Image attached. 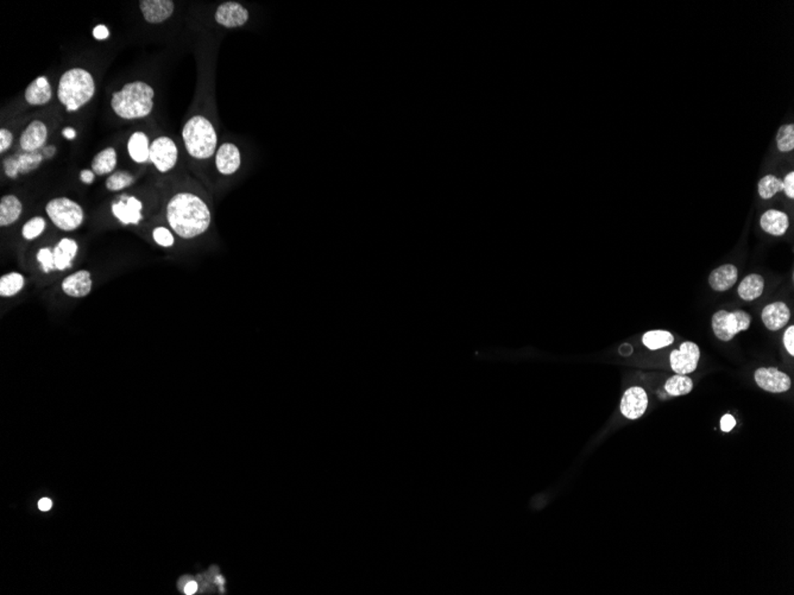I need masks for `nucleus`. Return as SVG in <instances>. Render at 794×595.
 I'll return each instance as SVG.
<instances>
[{
	"label": "nucleus",
	"mask_w": 794,
	"mask_h": 595,
	"mask_svg": "<svg viewBox=\"0 0 794 595\" xmlns=\"http://www.w3.org/2000/svg\"><path fill=\"white\" fill-rule=\"evenodd\" d=\"M36 260L42 267V270L45 274H49L52 271L56 270L55 258H54V249L50 248H43V249L38 250L36 255Z\"/></svg>",
	"instance_id": "35"
},
{
	"label": "nucleus",
	"mask_w": 794,
	"mask_h": 595,
	"mask_svg": "<svg viewBox=\"0 0 794 595\" xmlns=\"http://www.w3.org/2000/svg\"><path fill=\"white\" fill-rule=\"evenodd\" d=\"M24 99L31 106H43L50 103L53 99V88L48 77H40L35 79L26 87Z\"/></svg>",
	"instance_id": "18"
},
{
	"label": "nucleus",
	"mask_w": 794,
	"mask_h": 595,
	"mask_svg": "<svg viewBox=\"0 0 794 595\" xmlns=\"http://www.w3.org/2000/svg\"><path fill=\"white\" fill-rule=\"evenodd\" d=\"M26 277L21 272L11 271L0 277V297L11 299L18 295L26 287Z\"/></svg>",
	"instance_id": "26"
},
{
	"label": "nucleus",
	"mask_w": 794,
	"mask_h": 595,
	"mask_svg": "<svg viewBox=\"0 0 794 595\" xmlns=\"http://www.w3.org/2000/svg\"><path fill=\"white\" fill-rule=\"evenodd\" d=\"M665 389L671 396H685L691 392L693 382L686 374H676L667 380Z\"/></svg>",
	"instance_id": "29"
},
{
	"label": "nucleus",
	"mask_w": 794,
	"mask_h": 595,
	"mask_svg": "<svg viewBox=\"0 0 794 595\" xmlns=\"http://www.w3.org/2000/svg\"><path fill=\"white\" fill-rule=\"evenodd\" d=\"M96 174H94V172H93L92 169H84V170H81L80 172V181L84 183V184L89 186V184L94 183V181H96Z\"/></svg>",
	"instance_id": "41"
},
{
	"label": "nucleus",
	"mask_w": 794,
	"mask_h": 595,
	"mask_svg": "<svg viewBox=\"0 0 794 595\" xmlns=\"http://www.w3.org/2000/svg\"><path fill=\"white\" fill-rule=\"evenodd\" d=\"M183 148L187 156L199 167H209L219 148V135L212 118L205 112H195L183 124Z\"/></svg>",
	"instance_id": "2"
},
{
	"label": "nucleus",
	"mask_w": 794,
	"mask_h": 595,
	"mask_svg": "<svg viewBox=\"0 0 794 595\" xmlns=\"http://www.w3.org/2000/svg\"><path fill=\"white\" fill-rule=\"evenodd\" d=\"M135 183V177L132 175L131 172H125V170H118L111 174L107 177L105 186L106 189L114 193L121 191V190L130 188Z\"/></svg>",
	"instance_id": "30"
},
{
	"label": "nucleus",
	"mask_w": 794,
	"mask_h": 595,
	"mask_svg": "<svg viewBox=\"0 0 794 595\" xmlns=\"http://www.w3.org/2000/svg\"><path fill=\"white\" fill-rule=\"evenodd\" d=\"M62 133H63V135H65V137H66L67 139H70V140H73V139L77 138V131H75V130H74V128H65V130H63V131H62Z\"/></svg>",
	"instance_id": "44"
},
{
	"label": "nucleus",
	"mask_w": 794,
	"mask_h": 595,
	"mask_svg": "<svg viewBox=\"0 0 794 595\" xmlns=\"http://www.w3.org/2000/svg\"><path fill=\"white\" fill-rule=\"evenodd\" d=\"M79 252V245L75 239L62 238L54 248V258L57 271H66L72 267Z\"/></svg>",
	"instance_id": "21"
},
{
	"label": "nucleus",
	"mask_w": 794,
	"mask_h": 595,
	"mask_svg": "<svg viewBox=\"0 0 794 595\" xmlns=\"http://www.w3.org/2000/svg\"><path fill=\"white\" fill-rule=\"evenodd\" d=\"M212 165L220 177L226 179L237 175L243 167V154L238 144L228 140L220 143Z\"/></svg>",
	"instance_id": "8"
},
{
	"label": "nucleus",
	"mask_w": 794,
	"mask_h": 595,
	"mask_svg": "<svg viewBox=\"0 0 794 595\" xmlns=\"http://www.w3.org/2000/svg\"><path fill=\"white\" fill-rule=\"evenodd\" d=\"M154 88L144 81L125 84L111 96V109L125 121H137L150 116L154 110Z\"/></svg>",
	"instance_id": "3"
},
{
	"label": "nucleus",
	"mask_w": 794,
	"mask_h": 595,
	"mask_svg": "<svg viewBox=\"0 0 794 595\" xmlns=\"http://www.w3.org/2000/svg\"><path fill=\"white\" fill-rule=\"evenodd\" d=\"M765 289V279L761 274H751L739 283V295L742 300L754 301L762 295Z\"/></svg>",
	"instance_id": "27"
},
{
	"label": "nucleus",
	"mask_w": 794,
	"mask_h": 595,
	"mask_svg": "<svg viewBox=\"0 0 794 595\" xmlns=\"http://www.w3.org/2000/svg\"><path fill=\"white\" fill-rule=\"evenodd\" d=\"M700 359V350L695 343H681L679 350L671 353V367L678 374H688L695 371Z\"/></svg>",
	"instance_id": "11"
},
{
	"label": "nucleus",
	"mask_w": 794,
	"mask_h": 595,
	"mask_svg": "<svg viewBox=\"0 0 794 595\" xmlns=\"http://www.w3.org/2000/svg\"><path fill=\"white\" fill-rule=\"evenodd\" d=\"M760 226H761L762 230H765L766 233L774 235V237H781L783 234H786L787 230L790 228V218L786 213L781 212V211L768 209L762 214L761 219H760Z\"/></svg>",
	"instance_id": "20"
},
{
	"label": "nucleus",
	"mask_w": 794,
	"mask_h": 595,
	"mask_svg": "<svg viewBox=\"0 0 794 595\" xmlns=\"http://www.w3.org/2000/svg\"><path fill=\"white\" fill-rule=\"evenodd\" d=\"M213 19L224 29H241L249 23L250 11L238 1H224L216 6Z\"/></svg>",
	"instance_id": "9"
},
{
	"label": "nucleus",
	"mask_w": 794,
	"mask_h": 595,
	"mask_svg": "<svg viewBox=\"0 0 794 595\" xmlns=\"http://www.w3.org/2000/svg\"><path fill=\"white\" fill-rule=\"evenodd\" d=\"M117 151L112 146H109L92 160L91 169L97 176L111 175L117 168Z\"/></svg>",
	"instance_id": "25"
},
{
	"label": "nucleus",
	"mask_w": 794,
	"mask_h": 595,
	"mask_svg": "<svg viewBox=\"0 0 794 595\" xmlns=\"http://www.w3.org/2000/svg\"><path fill=\"white\" fill-rule=\"evenodd\" d=\"M642 343L651 351H656L672 345L674 343V336L666 330H651L642 336Z\"/></svg>",
	"instance_id": "28"
},
{
	"label": "nucleus",
	"mask_w": 794,
	"mask_h": 595,
	"mask_svg": "<svg viewBox=\"0 0 794 595\" xmlns=\"http://www.w3.org/2000/svg\"><path fill=\"white\" fill-rule=\"evenodd\" d=\"M96 80L84 68H70L61 75L57 99L67 111L75 112L86 106L96 95Z\"/></svg>",
	"instance_id": "4"
},
{
	"label": "nucleus",
	"mask_w": 794,
	"mask_h": 595,
	"mask_svg": "<svg viewBox=\"0 0 794 595\" xmlns=\"http://www.w3.org/2000/svg\"><path fill=\"white\" fill-rule=\"evenodd\" d=\"M150 162L160 174H168L180 162L177 143L169 135H158L150 144Z\"/></svg>",
	"instance_id": "6"
},
{
	"label": "nucleus",
	"mask_w": 794,
	"mask_h": 595,
	"mask_svg": "<svg viewBox=\"0 0 794 595\" xmlns=\"http://www.w3.org/2000/svg\"><path fill=\"white\" fill-rule=\"evenodd\" d=\"M53 508V501L49 498H42L38 501V508L40 511H49Z\"/></svg>",
	"instance_id": "43"
},
{
	"label": "nucleus",
	"mask_w": 794,
	"mask_h": 595,
	"mask_svg": "<svg viewBox=\"0 0 794 595\" xmlns=\"http://www.w3.org/2000/svg\"><path fill=\"white\" fill-rule=\"evenodd\" d=\"M783 181V191L785 193L788 199L793 200L794 199V172H790L787 174Z\"/></svg>",
	"instance_id": "37"
},
{
	"label": "nucleus",
	"mask_w": 794,
	"mask_h": 595,
	"mask_svg": "<svg viewBox=\"0 0 794 595\" xmlns=\"http://www.w3.org/2000/svg\"><path fill=\"white\" fill-rule=\"evenodd\" d=\"M165 219L169 228L181 240H198L212 228L211 202L195 183H183L167 199Z\"/></svg>",
	"instance_id": "1"
},
{
	"label": "nucleus",
	"mask_w": 794,
	"mask_h": 595,
	"mask_svg": "<svg viewBox=\"0 0 794 595\" xmlns=\"http://www.w3.org/2000/svg\"><path fill=\"white\" fill-rule=\"evenodd\" d=\"M43 158V154L40 151L13 155L4 161L5 175L8 176L9 179H16L19 174H29L40 168Z\"/></svg>",
	"instance_id": "12"
},
{
	"label": "nucleus",
	"mask_w": 794,
	"mask_h": 595,
	"mask_svg": "<svg viewBox=\"0 0 794 595\" xmlns=\"http://www.w3.org/2000/svg\"><path fill=\"white\" fill-rule=\"evenodd\" d=\"M109 36H110V31L107 29V26H104V24H99V26H97L96 28L93 29V37H94L96 40H106V38H109Z\"/></svg>",
	"instance_id": "40"
},
{
	"label": "nucleus",
	"mask_w": 794,
	"mask_h": 595,
	"mask_svg": "<svg viewBox=\"0 0 794 595\" xmlns=\"http://www.w3.org/2000/svg\"><path fill=\"white\" fill-rule=\"evenodd\" d=\"M759 195L763 200H769L776 194L783 191V181L774 175H766L758 184Z\"/></svg>",
	"instance_id": "31"
},
{
	"label": "nucleus",
	"mask_w": 794,
	"mask_h": 595,
	"mask_svg": "<svg viewBox=\"0 0 794 595\" xmlns=\"http://www.w3.org/2000/svg\"><path fill=\"white\" fill-rule=\"evenodd\" d=\"M739 279V270L734 264H724L715 269L709 276V284L716 291L732 289Z\"/></svg>",
	"instance_id": "24"
},
{
	"label": "nucleus",
	"mask_w": 794,
	"mask_h": 595,
	"mask_svg": "<svg viewBox=\"0 0 794 595\" xmlns=\"http://www.w3.org/2000/svg\"><path fill=\"white\" fill-rule=\"evenodd\" d=\"M45 214L54 226L63 232L79 230L84 223V211L70 197H54L45 205Z\"/></svg>",
	"instance_id": "5"
},
{
	"label": "nucleus",
	"mask_w": 794,
	"mask_h": 595,
	"mask_svg": "<svg viewBox=\"0 0 794 595\" xmlns=\"http://www.w3.org/2000/svg\"><path fill=\"white\" fill-rule=\"evenodd\" d=\"M776 148L780 152L788 154L794 150V125L785 124L776 132Z\"/></svg>",
	"instance_id": "32"
},
{
	"label": "nucleus",
	"mask_w": 794,
	"mask_h": 595,
	"mask_svg": "<svg viewBox=\"0 0 794 595\" xmlns=\"http://www.w3.org/2000/svg\"><path fill=\"white\" fill-rule=\"evenodd\" d=\"M754 377L759 387L772 394H781L790 389V377L776 367H761L756 369Z\"/></svg>",
	"instance_id": "15"
},
{
	"label": "nucleus",
	"mask_w": 794,
	"mask_h": 595,
	"mask_svg": "<svg viewBox=\"0 0 794 595\" xmlns=\"http://www.w3.org/2000/svg\"><path fill=\"white\" fill-rule=\"evenodd\" d=\"M648 406L646 391L640 387H633L623 394L621 401V413L628 420H637L644 416Z\"/></svg>",
	"instance_id": "17"
},
{
	"label": "nucleus",
	"mask_w": 794,
	"mask_h": 595,
	"mask_svg": "<svg viewBox=\"0 0 794 595\" xmlns=\"http://www.w3.org/2000/svg\"><path fill=\"white\" fill-rule=\"evenodd\" d=\"M712 329L715 335L722 341H730L734 339L736 334L746 330L751 327V316L743 311H735L729 313L727 311H718L712 316Z\"/></svg>",
	"instance_id": "7"
},
{
	"label": "nucleus",
	"mask_w": 794,
	"mask_h": 595,
	"mask_svg": "<svg viewBox=\"0 0 794 595\" xmlns=\"http://www.w3.org/2000/svg\"><path fill=\"white\" fill-rule=\"evenodd\" d=\"M735 426H736V420H735V418H734V416H732V415H730V413H727V415H724V416L722 417V420H721L722 431H724V433H728V431L732 430V429H734V428H735Z\"/></svg>",
	"instance_id": "39"
},
{
	"label": "nucleus",
	"mask_w": 794,
	"mask_h": 595,
	"mask_svg": "<svg viewBox=\"0 0 794 595\" xmlns=\"http://www.w3.org/2000/svg\"><path fill=\"white\" fill-rule=\"evenodd\" d=\"M790 309L783 302H774L763 308L762 321L769 330H779L790 320Z\"/></svg>",
	"instance_id": "22"
},
{
	"label": "nucleus",
	"mask_w": 794,
	"mask_h": 595,
	"mask_svg": "<svg viewBox=\"0 0 794 595\" xmlns=\"http://www.w3.org/2000/svg\"><path fill=\"white\" fill-rule=\"evenodd\" d=\"M138 6L143 18L149 24H162L172 18L175 12V3L172 0H140Z\"/></svg>",
	"instance_id": "14"
},
{
	"label": "nucleus",
	"mask_w": 794,
	"mask_h": 595,
	"mask_svg": "<svg viewBox=\"0 0 794 595\" xmlns=\"http://www.w3.org/2000/svg\"><path fill=\"white\" fill-rule=\"evenodd\" d=\"M47 230V220L43 216H33L22 227V235L26 240H35Z\"/></svg>",
	"instance_id": "33"
},
{
	"label": "nucleus",
	"mask_w": 794,
	"mask_h": 595,
	"mask_svg": "<svg viewBox=\"0 0 794 595\" xmlns=\"http://www.w3.org/2000/svg\"><path fill=\"white\" fill-rule=\"evenodd\" d=\"M93 277L88 270H77L61 282V290L70 299H84L92 292Z\"/></svg>",
	"instance_id": "13"
},
{
	"label": "nucleus",
	"mask_w": 794,
	"mask_h": 595,
	"mask_svg": "<svg viewBox=\"0 0 794 595\" xmlns=\"http://www.w3.org/2000/svg\"><path fill=\"white\" fill-rule=\"evenodd\" d=\"M144 204L133 195H124L111 206L114 218L123 225H138L143 220Z\"/></svg>",
	"instance_id": "10"
},
{
	"label": "nucleus",
	"mask_w": 794,
	"mask_h": 595,
	"mask_svg": "<svg viewBox=\"0 0 794 595\" xmlns=\"http://www.w3.org/2000/svg\"><path fill=\"white\" fill-rule=\"evenodd\" d=\"M151 237L155 243L163 249H170L176 244V235L168 226H156L151 230Z\"/></svg>",
	"instance_id": "34"
},
{
	"label": "nucleus",
	"mask_w": 794,
	"mask_h": 595,
	"mask_svg": "<svg viewBox=\"0 0 794 595\" xmlns=\"http://www.w3.org/2000/svg\"><path fill=\"white\" fill-rule=\"evenodd\" d=\"M23 214V204L18 196L8 194L0 200V227H10L15 225Z\"/></svg>",
	"instance_id": "23"
},
{
	"label": "nucleus",
	"mask_w": 794,
	"mask_h": 595,
	"mask_svg": "<svg viewBox=\"0 0 794 595\" xmlns=\"http://www.w3.org/2000/svg\"><path fill=\"white\" fill-rule=\"evenodd\" d=\"M48 140V126L42 121H33L19 137V146L23 152L40 151Z\"/></svg>",
	"instance_id": "16"
},
{
	"label": "nucleus",
	"mask_w": 794,
	"mask_h": 595,
	"mask_svg": "<svg viewBox=\"0 0 794 595\" xmlns=\"http://www.w3.org/2000/svg\"><path fill=\"white\" fill-rule=\"evenodd\" d=\"M13 143V135L8 128H3L0 130V152L4 154L11 148Z\"/></svg>",
	"instance_id": "36"
},
{
	"label": "nucleus",
	"mask_w": 794,
	"mask_h": 595,
	"mask_svg": "<svg viewBox=\"0 0 794 595\" xmlns=\"http://www.w3.org/2000/svg\"><path fill=\"white\" fill-rule=\"evenodd\" d=\"M783 345L790 355H794V326H790L783 334Z\"/></svg>",
	"instance_id": "38"
},
{
	"label": "nucleus",
	"mask_w": 794,
	"mask_h": 595,
	"mask_svg": "<svg viewBox=\"0 0 794 595\" xmlns=\"http://www.w3.org/2000/svg\"><path fill=\"white\" fill-rule=\"evenodd\" d=\"M150 140L147 133L136 131L128 139V152L132 161L144 165L150 161Z\"/></svg>",
	"instance_id": "19"
},
{
	"label": "nucleus",
	"mask_w": 794,
	"mask_h": 595,
	"mask_svg": "<svg viewBox=\"0 0 794 595\" xmlns=\"http://www.w3.org/2000/svg\"><path fill=\"white\" fill-rule=\"evenodd\" d=\"M199 591V584L197 581L188 580L183 584V593L187 595L195 594Z\"/></svg>",
	"instance_id": "42"
}]
</instances>
